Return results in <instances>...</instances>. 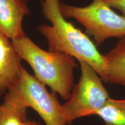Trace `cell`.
<instances>
[{"label":"cell","instance_id":"obj_8","mask_svg":"<svg viewBox=\"0 0 125 125\" xmlns=\"http://www.w3.org/2000/svg\"><path fill=\"white\" fill-rule=\"evenodd\" d=\"M104 56L106 61L104 82L125 86V37L119 38L116 45Z\"/></svg>","mask_w":125,"mask_h":125},{"label":"cell","instance_id":"obj_12","mask_svg":"<svg viewBox=\"0 0 125 125\" xmlns=\"http://www.w3.org/2000/svg\"><path fill=\"white\" fill-rule=\"evenodd\" d=\"M22 125H41L38 122H37L31 121V120H29L26 119V120L24 121V122L23 123Z\"/></svg>","mask_w":125,"mask_h":125},{"label":"cell","instance_id":"obj_9","mask_svg":"<svg viewBox=\"0 0 125 125\" xmlns=\"http://www.w3.org/2000/svg\"><path fill=\"white\" fill-rule=\"evenodd\" d=\"M96 115L102 119L105 125H125V98H109Z\"/></svg>","mask_w":125,"mask_h":125},{"label":"cell","instance_id":"obj_3","mask_svg":"<svg viewBox=\"0 0 125 125\" xmlns=\"http://www.w3.org/2000/svg\"><path fill=\"white\" fill-rule=\"evenodd\" d=\"M4 98L32 108L46 125H67L63 105L59 103L56 93H49L45 85L24 67L20 78L8 89Z\"/></svg>","mask_w":125,"mask_h":125},{"label":"cell","instance_id":"obj_2","mask_svg":"<svg viewBox=\"0 0 125 125\" xmlns=\"http://www.w3.org/2000/svg\"><path fill=\"white\" fill-rule=\"evenodd\" d=\"M21 59L29 63L35 76L52 92L68 100L74 87V71L76 63L66 53L45 51L26 35L12 40Z\"/></svg>","mask_w":125,"mask_h":125},{"label":"cell","instance_id":"obj_6","mask_svg":"<svg viewBox=\"0 0 125 125\" xmlns=\"http://www.w3.org/2000/svg\"><path fill=\"white\" fill-rule=\"evenodd\" d=\"M21 60L11 40L0 32V97L20 78Z\"/></svg>","mask_w":125,"mask_h":125},{"label":"cell","instance_id":"obj_11","mask_svg":"<svg viewBox=\"0 0 125 125\" xmlns=\"http://www.w3.org/2000/svg\"><path fill=\"white\" fill-rule=\"evenodd\" d=\"M111 8L120 10L123 16H125V0H103Z\"/></svg>","mask_w":125,"mask_h":125},{"label":"cell","instance_id":"obj_7","mask_svg":"<svg viewBox=\"0 0 125 125\" xmlns=\"http://www.w3.org/2000/svg\"><path fill=\"white\" fill-rule=\"evenodd\" d=\"M29 13L21 0H0V32L11 40L26 35L22 22Z\"/></svg>","mask_w":125,"mask_h":125},{"label":"cell","instance_id":"obj_4","mask_svg":"<svg viewBox=\"0 0 125 125\" xmlns=\"http://www.w3.org/2000/svg\"><path fill=\"white\" fill-rule=\"evenodd\" d=\"M60 10L65 18H74L83 26L97 46L109 38L125 37V16L114 12L103 0H93L85 7L60 2Z\"/></svg>","mask_w":125,"mask_h":125},{"label":"cell","instance_id":"obj_5","mask_svg":"<svg viewBox=\"0 0 125 125\" xmlns=\"http://www.w3.org/2000/svg\"><path fill=\"white\" fill-rule=\"evenodd\" d=\"M79 62L80 79L63 105L68 125L78 118L96 115L110 98L98 73L86 62Z\"/></svg>","mask_w":125,"mask_h":125},{"label":"cell","instance_id":"obj_1","mask_svg":"<svg viewBox=\"0 0 125 125\" xmlns=\"http://www.w3.org/2000/svg\"><path fill=\"white\" fill-rule=\"evenodd\" d=\"M42 10L51 22L39 26L38 30L46 39L49 51L66 53L90 65L104 81L106 61L96 45L87 35L65 19L60 10V0H43Z\"/></svg>","mask_w":125,"mask_h":125},{"label":"cell","instance_id":"obj_13","mask_svg":"<svg viewBox=\"0 0 125 125\" xmlns=\"http://www.w3.org/2000/svg\"><path fill=\"white\" fill-rule=\"evenodd\" d=\"M21 1H23V2H26V1H29V0H21Z\"/></svg>","mask_w":125,"mask_h":125},{"label":"cell","instance_id":"obj_10","mask_svg":"<svg viewBox=\"0 0 125 125\" xmlns=\"http://www.w3.org/2000/svg\"><path fill=\"white\" fill-rule=\"evenodd\" d=\"M27 109L18 103L4 98L0 104V125H22L27 119Z\"/></svg>","mask_w":125,"mask_h":125}]
</instances>
